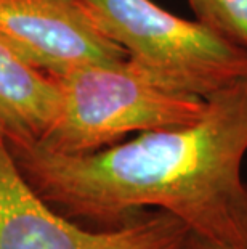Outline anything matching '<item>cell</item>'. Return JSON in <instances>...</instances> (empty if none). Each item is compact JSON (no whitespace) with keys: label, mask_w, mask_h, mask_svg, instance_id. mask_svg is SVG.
I'll return each instance as SVG.
<instances>
[{"label":"cell","mask_w":247,"mask_h":249,"mask_svg":"<svg viewBox=\"0 0 247 249\" xmlns=\"http://www.w3.org/2000/svg\"><path fill=\"white\" fill-rule=\"evenodd\" d=\"M5 139L28 183L66 219L113 229L161 209L199 236L247 249V76L206 100L194 123L98 151L65 155L23 137Z\"/></svg>","instance_id":"cell-1"},{"label":"cell","mask_w":247,"mask_h":249,"mask_svg":"<svg viewBox=\"0 0 247 249\" xmlns=\"http://www.w3.org/2000/svg\"><path fill=\"white\" fill-rule=\"evenodd\" d=\"M60 102L53 123L34 140L65 155L98 151L130 134L191 124L206 100L173 92L130 65H85L53 77Z\"/></svg>","instance_id":"cell-2"},{"label":"cell","mask_w":247,"mask_h":249,"mask_svg":"<svg viewBox=\"0 0 247 249\" xmlns=\"http://www.w3.org/2000/svg\"><path fill=\"white\" fill-rule=\"evenodd\" d=\"M127 61L162 87L209 100L247 76V49L151 0H81Z\"/></svg>","instance_id":"cell-3"},{"label":"cell","mask_w":247,"mask_h":249,"mask_svg":"<svg viewBox=\"0 0 247 249\" xmlns=\"http://www.w3.org/2000/svg\"><path fill=\"white\" fill-rule=\"evenodd\" d=\"M191 230L148 209L113 229H90L45 203L15 162L0 125V249H181Z\"/></svg>","instance_id":"cell-4"},{"label":"cell","mask_w":247,"mask_h":249,"mask_svg":"<svg viewBox=\"0 0 247 249\" xmlns=\"http://www.w3.org/2000/svg\"><path fill=\"white\" fill-rule=\"evenodd\" d=\"M0 42L51 77L127 61L81 0H0Z\"/></svg>","instance_id":"cell-5"},{"label":"cell","mask_w":247,"mask_h":249,"mask_svg":"<svg viewBox=\"0 0 247 249\" xmlns=\"http://www.w3.org/2000/svg\"><path fill=\"white\" fill-rule=\"evenodd\" d=\"M60 92L49 74L0 42V125L7 137L39 140L53 123Z\"/></svg>","instance_id":"cell-6"},{"label":"cell","mask_w":247,"mask_h":249,"mask_svg":"<svg viewBox=\"0 0 247 249\" xmlns=\"http://www.w3.org/2000/svg\"><path fill=\"white\" fill-rule=\"evenodd\" d=\"M194 17L215 33L247 49V0H186Z\"/></svg>","instance_id":"cell-7"},{"label":"cell","mask_w":247,"mask_h":249,"mask_svg":"<svg viewBox=\"0 0 247 249\" xmlns=\"http://www.w3.org/2000/svg\"><path fill=\"white\" fill-rule=\"evenodd\" d=\"M181 249H243V248H234V246L223 245V243L207 240V238H202L191 231Z\"/></svg>","instance_id":"cell-8"}]
</instances>
